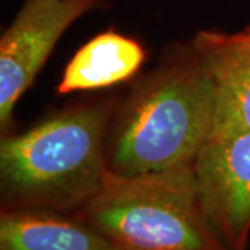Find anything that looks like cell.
Here are the masks:
<instances>
[{
  "mask_svg": "<svg viewBox=\"0 0 250 250\" xmlns=\"http://www.w3.org/2000/svg\"><path fill=\"white\" fill-rule=\"evenodd\" d=\"M215 85L190 42L164 50L117 102L106 145L107 170L136 175L193 167L213 132Z\"/></svg>",
  "mask_w": 250,
  "mask_h": 250,
  "instance_id": "1",
  "label": "cell"
},
{
  "mask_svg": "<svg viewBox=\"0 0 250 250\" xmlns=\"http://www.w3.org/2000/svg\"><path fill=\"white\" fill-rule=\"evenodd\" d=\"M116 98L82 100L22 132L0 138V210L77 213L107 174L106 145Z\"/></svg>",
  "mask_w": 250,
  "mask_h": 250,
  "instance_id": "2",
  "label": "cell"
},
{
  "mask_svg": "<svg viewBox=\"0 0 250 250\" xmlns=\"http://www.w3.org/2000/svg\"><path fill=\"white\" fill-rule=\"evenodd\" d=\"M121 250H227L202 208L193 167L121 175L74 213Z\"/></svg>",
  "mask_w": 250,
  "mask_h": 250,
  "instance_id": "3",
  "label": "cell"
},
{
  "mask_svg": "<svg viewBox=\"0 0 250 250\" xmlns=\"http://www.w3.org/2000/svg\"><path fill=\"white\" fill-rule=\"evenodd\" d=\"M99 0H25L0 38V131H14V108L62 34Z\"/></svg>",
  "mask_w": 250,
  "mask_h": 250,
  "instance_id": "4",
  "label": "cell"
},
{
  "mask_svg": "<svg viewBox=\"0 0 250 250\" xmlns=\"http://www.w3.org/2000/svg\"><path fill=\"white\" fill-rule=\"evenodd\" d=\"M197 195L227 250L250 243V131L211 136L193 164Z\"/></svg>",
  "mask_w": 250,
  "mask_h": 250,
  "instance_id": "5",
  "label": "cell"
},
{
  "mask_svg": "<svg viewBox=\"0 0 250 250\" xmlns=\"http://www.w3.org/2000/svg\"><path fill=\"white\" fill-rule=\"evenodd\" d=\"M192 43L205 57L214 78L211 136L250 131V46L231 45L220 31H199Z\"/></svg>",
  "mask_w": 250,
  "mask_h": 250,
  "instance_id": "6",
  "label": "cell"
},
{
  "mask_svg": "<svg viewBox=\"0 0 250 250\" xmlns=\"http://www.w3.org/2000/svg\"><path fill=\"white\" fill-rule=\"evenodd\" d=\"M0 250H121L74 213L0 210Z\"/></svg>",
  "mask_w": 250,
  "mask_h": 250,
  "instance_id": "7",
  "label": "cell"
},
{
  "mask_svg": "<svg viewBox=\"0 0 250 250\" xmlns=\"http://www.w3.org/2000/svg\"><path fill=\"white\" fill-rule=\"evenodd\" d=\"M145 60L146 52L136 39L117 31L102 32L72 56L56 92L62 96L110 88L135 78Z\"/></svg>",
  "mask_w": 250,
  "mask_h": 250,
  "instance_id": "8",
  "label": "cell"
},
{
  "mask_svg": "<svg viewBox=\"0 0 250 250\" xmlns=\"http://www.w3.org/2000/svg\"><path fill=\"white\" fill-rule=\"evenodd\" d=\"M220 34L223 36L225 42L231 43V45L236 46H250V25L242 29L239 32H233V34H227V32H221Z\"/></svg>",
  "mask_w": 250,
  "mask_h": 250,
  "instance_id": "9",
  "label": "cell"
}]
</instances>
